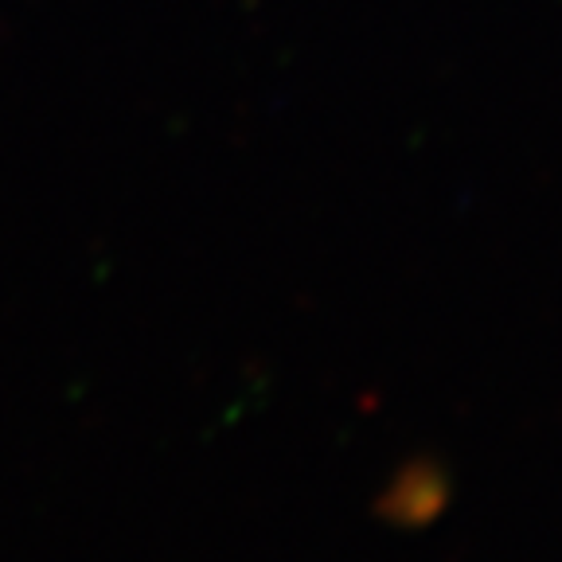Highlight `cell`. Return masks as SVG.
Returning a JSON list of instances; mask_svg holds the SVG:
<instances>
[{
	"mask_svg": "<svg viewBox=\"0 0 562 562\" xmlns=\"http://www.w3.org/2000/svg\"><path fill=\"white\" fill-rule=\"evenodd\" d=\"M449 501V473L438 461H411L398 469L391 488L379 496L375 512L395 527L430 524Z\"/></svg>",
	"mask_w": 562,
	"mask_h": 562,
	"instance_id": "obj_1",
	"label": "cell"
}]
</instances>
